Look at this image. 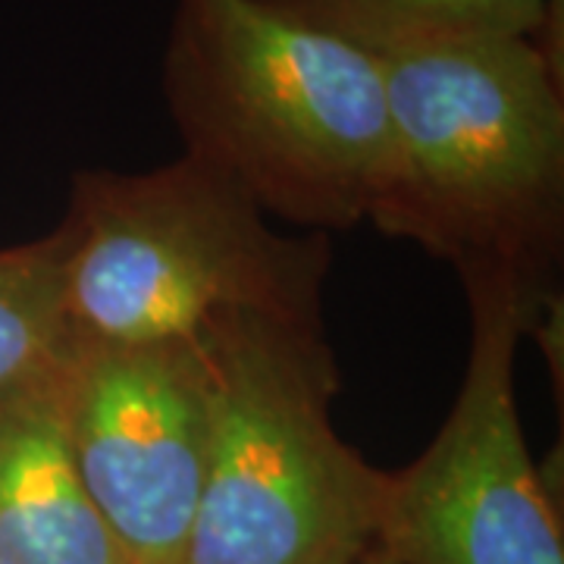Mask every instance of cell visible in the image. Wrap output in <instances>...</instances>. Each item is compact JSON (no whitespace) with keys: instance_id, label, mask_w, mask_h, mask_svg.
<instances>
[{"instance_id":"52a82bcc","label":"cell","mask_w":564,"mask_h":564,"mask_svg":"<svg viewBox=\"0 0 564 564\" xmlns=\"http://www.w3.org/2000/svg\"><path fill=\"white\" fill-rule=\"evenodd\" d=\"M0 564H132L76 474L54 389L0 411Z\"/></svg>"},{"instance_id":"ba28073f","label":"cell","mask_w":564,"mask_h":564,"mask_svg":"<svg viewBox=\"0 0 564 564\" xmlns=\"http://www.w3.org/2000/svg\"><path fill=\"white\" fill-rule=\"evenodd\" d=\"M79 343L61 232L0 248V411L54 389Z\"/></svg>"},{"instance_id":"30bf717a","label":"cell","mask_w":564,"mask_h":564,"mask_svg":"<svg viewBox=\"0 0 564 564\" xmlns=\"http://www.w3.org/2000/svg\"><path fill=\"white\" fill-rule=\"evenodd\" d=\"M361 564H389V562H383L380 555H373V552H370V555H367V558H364Z\"/></svg>"},{"instance_id":"5b68a950","label":"cell","mask_w":564,"mask_h":564,"mask_svg":"<svg viewBox=\"0 0 564 564\" xmlns=\"http://www.w3.org/2000/svg\"><path fill=\"white\" fill-rule=\"evenodd\" d=\"M470 358L443 430L386 474L373 555L389 564H564L558 518L527 452L514 351L543 289L505 270L462 273Z\"/></svg>"},{"instance_id":"8992f818","label":"cell","mask_w":564,"mask_h":564,"mask_svg":"<svg viewBox=\"0 0 564 564\" xmlns=\"http://www.w3.org/2000/svg\"><path fill=\"white\" fill-rule=\"evenodd\" d=\"M54 399L82 486L129 562L182 564L210 448L198 348L82 339Z\"/></svg>"},{"instance_id":"3957f363","label":"cell","mask_w":564,"mask_h":564,"mask_svg":"<svg viewBox=\"0 0 564 564\" xmlns=\"http://www.w3.org/2000/svg\"><path fill=\"white\" fill-rule=\"evenodd\" d=\"M192 345L210 448L182 564H361L386 474L333 426L339 370L323 323L229 314Z\"/></svg>"},{"instance_id":"277c9868","label":"cell","mask_w":564,"mask_h":564,"mask_svg":"<svg viewBox=\"0 0 564 564\" xmlns=\"http://www.w3.org/2000/svg\"><path fill=\"white\" fill-rule=\"evenodd\" d=\"M57 232L88 343H195L229 314L323 323L326 236H282L239 182L188 154L76 173Z\"/></svg>"},{"instance_id":"7a4b0ae2","label":"cell","mask_w":564,"mask_h":564,"mask_svg":"<svg viewBox=\"0 0 564 564\" xmlns=\"http://www.w3.org/2000/svg\"><path fill=\"white\" fill-rule=\"evenodd\" d=\"M163 88L185 154L311 232L370 220L389 173L380 61L263 0H176Z\"/></svg>"},{"instance_id":"9c48e42d","label":"cell","mask_w":564,"mask_h":564,"mask_svg":"<svg viewBox=\"0 0 564 564\" xmlns=\"http://www.w3.org/2000/svg\"><path fill=\"white\" fill-rule=\"evenodd\" d=\"M373 57L464 39H536L552 0H263Z\"/></svg>"},{"instance_id":"6da1fadb","label":"cell","mask_w":564,"mask_h":564,"mask_svg":"<svg viewBox=\"0 0 564 564\" xmlns=\"http://www.w3.org/2000/svg\"><path fill=\"white\" fill-rule=\"evenodd\" d=\"M389 173L370 223L458 273L545 285L562 248L564 101L530 35L464 39L377 57Z\"/></svg>"}]
</instances>
